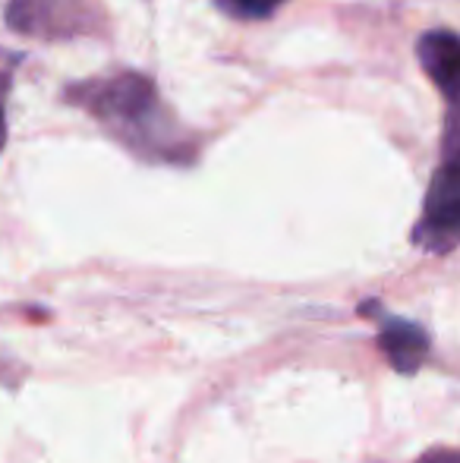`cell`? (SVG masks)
<instances>
[{"mask_svg":"<svg viewBox=\"0 0 460 463\" xmlns=\"http://www.w3.org/2000/svg\"><path fill=\"white\" fill-rule=\"evenodd\" d=\"M63 101L92 114L101 127L133 152L152 161H186V142L167 114L158 89L142 73H117L108 80L73 82Z\"/></svg>","mask_w":460,"mask_h":463,"instance_id":"cell-1","label":"cell"},{"mask_svg":"<svg viewBox=\"0 0 460 463\" xmlns=\"http://www.w3.org/2000/svg\"><path fill=\"white\" fill-rule=\"evenodd\" d=\"M460 233V167L455 155V117H448V136H445V161L436 171L426 195V208L419 224L413 227V243L436 256H448L457 246Z\"/></svg>","mask_w":460,"mask_h":463,"instance_id":"cell-2","label":"cell"},{"mask_svg":"<svg viewBox=\"0 0 460 463\" xmlns=\"http://www.w3.org/2000/svg\"><path fill=\"white\" fill-rule=\"evenodd\" d=\"M4 19L16 35L61 42L95 35L105 16L95 0H10Z\"/></svg>","mask_w":460,"mask_h":463,"instance_id":"cell-3","label":"cell"},{"mask_svg":"<svg viewBox=\"0 0 460 463\" xmlns=\"http://www.w3.org/2000/svg\"><path fill=\"white\" fill-rule=\"evenodd\" d=\"M360 312L379 325V347L385 350L391 369L400 372V375L419 372V366H423L426 356H429V350H432V341H429V335H426L423 325L410 322V318L391 316V312L381 309L375 299L362 303Z\"/></svg>","mask_w":460,"mask_h":463,"instance_id":"cell-4","label":"cell"},{"mask_svg":"<svg viewBox=\"0 0 460 463\" xmlns=\"http://www.w3.org/2000/svg\"><path fill=\"white\" fill-rule=\"evenodd\" d=\"M417 57L423 63L432 86L455 104L457 98V73H460V38L451 29H432L417 42Z\"/></svg>","mask_w":460,"mask_h":463,"instance_id":"cell-5","label":"cell"},{"mask_svg":"<svg viewBox=\"0 0 460 463\" xmlns=\"http://www.w3.org/2000/svg\"><path fill=\"white\" fill-rule=\"evenodd\" d=\"M287 0H215V6L230 19L239 23H252V19H268L275 16Z\"/></svg>","mask_w":460,"mask_h":463,"instance_id":"cell-6","label":"cell"},{"mask_svg":"<svg viewBox=\"0 0 460 463\" xmlns=\"http://www.w3.org/2000/svg\"><path fill=\"white\" fill-rule=\"evenodd\" d=\"M13 86V70H0V152L6 146V98Z\"/></svg>","mask_w":460,"mask_h":463,"instance_id":"cell-7","label":"cell"},{"mask_svg":"<svg viewBox=\"0 0 460 463\" xmlns=\"http://www.w3.org/2000/svg\"><path fill=\"white\" fill-rule=\"evenodd\" d=\"M419 463H460L455 448H438V451H429L419 458Z\"/></svg>","mask_w":460,"mask_h":463,"instance_id":"cell-8","label":"cell"}]
</instances>
